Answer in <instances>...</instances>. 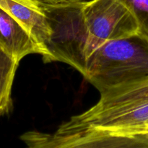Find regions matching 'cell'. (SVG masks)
Masks as SVG:
<instances>
[{
	"label": "cell",
	"instance_id": "obj_9",
	"mask_svg": "<svg viewBox=\"0 0 148 148\" xmlns=\"http://www.w3.org/2000/svg\"><path fill=\"white\" fill-rule=\"evenodd\" d=\"M137 20L140 33L148 36V0H119Z\"/></svg>",
	"mask_w": 148,
	"mask_h": 148
},
{
	"label": "cell",
	"instance_id": "obj_4",
	"mask_svg": "<svg viewBox=\"0 0 148 148\" xmlns=\"http://www.w3.org/2000/svg\"><path fill=\"white\" fill-rule=\"evenodd\" d=\"M94 128L113 132L134 134L148 132V103L118 110L91 112L88 110L59 126V131Z\"/></svg>",
	"mask_w": 148,
	"mask_h": 148
},
{
	"label": "cell",
	"instance_id": "obj_3",
	"mask_svg": "<svg viewBox=\"0 0 148 148\" xmlns=\"http://www.w3.org/2000/svg\"><path fill=\"white\" fill-rule=\"evenodd\" d=\"M25 148H148V132L125 134L94 128L53 133L26 132Z\"/></svg>",
	"mask_w": 148,
	"mask_h": 148
},
{
	"label": "cell",
	"instance_id": "obj_5",
	"mask_svg": "<svg viewBox=\"0 0 148 148\" xmlns=\"http://www.w3.org/2000/svg\"><path fill=\"white\" fill-rule=\"evenodd\" d=\"M0 7L17 20L33 36L43 51V59L47 62V45L52 30L44 7L33 0H0Z\"/></svg>",
	"mask_w": 148,
	"mask_h": 148
},
{
	"label": "cell",
	"instance_id": "obj_8",
	"mask_svg": "<svg viewBox=\"0 0 148 148\" xmlns=\"http://www.w3.org/2000/svg\"><path fill=\"white\" fill-rule=\"evenodd\" d=\"M18 65L0 48V116L12 108V88Z\"/></svg>",
	"mask_w": 148,
	"mask_h": 148
},
{
	"label": "cell",
	"instance_id": "obj_6",
	"mask_svg": "<svg viewBox=\"0 0 148 148\" xmlns=\"http://www.w3.org/2000/svg\"><path fill=\"white\" fill-rule=\"evenodd\" d=\"M0 48L20 63L32 53L43 56V49L27 29L0 7Z\"/></svg>",
	"mask_w": 148,
	"mask_h": 148
},
{
	"label": "cell",
	"instance_id": "obj_10",
	"mask_svg": "<svg viewBox=\"0 0 148 148\" xmlns=\"http://www.w3.org/2000/svg\"><path fill=\"white\" fill-rule=\"evenodd\" d=\"M33 1H36L40 5L43 6V7H45L47 6H55L61 4H64L70 0H33Z\"/></svg>",
	"mask_w": 148,
	"mask_h": 148
},
{
	"label": "cell",
	"instance_id": "obj_1",
	"mask_svg": "<svg viewBox=\"0 0 148 148\" xmlns=\"http://www.w3.org/2000/svg\"><path fill=\"white\" fill-rule=\"evenodd\" d=\"M44 10L52 30L47 62L67 64L82 75L99 46L140 33L136 18L119 0H70Z\"/></svg>",
	"mask_w": 148,
	"mask_h": 148
},
{
	"label": "cell",
	"instance_id": "obj_2",
	"mask_svg": "<svg viewBox=\"0 0 148 148\" xmlns=\"http://www.w3.org/2000/svg\"><path fill=\"white\" fill-rule=\"evenodd\" d=\"M82 75L100 93L148 78V36L137 33L103 43L87 59Z\"/></svg>",
	"mask_w": 148,
	"mask_h": 148
},
{
	"label": "cell",
	"instance_id": "obj_7",
	"mask_svg": "<svg viewBox=\"0 0 148 148\" xmlns=\"http://www.w3.org/2000/svg\"><path fill=\"white\" fill-rule=\"evenodd\" d=\"M145 103H148V78L101 92L99 101L88 111L124 109Z\"/></svg>",
	"mask_w": 148,
	"mask_h": 148
}]
</instances>
